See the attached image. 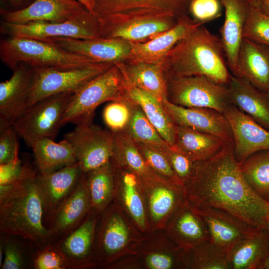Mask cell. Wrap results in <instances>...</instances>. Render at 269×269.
<instances>
[{
    "label": "cell",
    "instance_id": "1",
    "mask_svg": "<svg viewBox=\"0 0 269 269\" xmlns=\"http://www.w3.org/2000/svg\"><path fill=\"white\" fill-rule=\"evenodd\" d=\"M184 187L186 201L192 207L214 208L253 227L269 229V202L246 181L233 142L213 156L196 161Z\"/></svg>",
    "mask_w": 269,
    "mask_h": 269
},
{
    "label": "cell",
    "instance_id": "2",
    "mask_svg": "<svg viewBox=\"0 0 269 269\" xmlns=\"http://www.w3.org/2000/svg\"><path fill=\"white\" fill-rule=\"evenodd\" d=\"M38 173L29 163H23L20 176L0 201V232L19 237L36 249L55 242L45 223L44 203L37 182Z\"/></svg>",
    "mask_w": 269,
    "mask_h": 269
},
{
    "label": "cell",
    "instance_id": "3",
    "mask_svg": "<svg viewBox=\"0 0 269 269\" xmlns=\"http://www.w3.org/2000/svg\"><path fill=\"white\" fill-rule=\"evenodd\" d=\"M165 78L203 76L227 86L232 76L220 38L203 24L179 40L163 64Z\"/></svg>",
    "mask_w": 269,
    "mask_h": 269
},
{
    "label": "cell",
    "instance_id": "4",
    "mask_svg": "<svg viewBox=\"0 0 269 269\" xmlns=\"http://www.w3.org/2000/svg\"><path fill=\"white\" fill-rule=\"evenodd\" d=\"M0 59L12 71L19 62L34 68L59 69H74L98 63L45 40L14 36L0 39Z\"/></svg>",
    "mask_w": 269,
    "mask_h": 269
},
{
    "label": "cell",
    "instance_id": "5",
    "mask_svg": "<svg viewBox=\"0 0 269 269\" xmlns=\"http://www.w3.org/2000/svg\"><path fill=\"white\" fill-rule=\"evenodd\" d=\"M125 89L123 73L118 65H114L74 93L61 119V127L69 123L92 124L96 108L105 102L122 99Z\"/></svg>",
    "mask_w": 269,
    "mask_h": 269
},
{
    "label": "cell",
    "instance_id": "6",
    "mask_svg": "<svg viewBox=\"0 0 269 269\" xmlns=\"http://www.w3.org/2000/svg\"><path fill=\"white\" fill-rule=\"evenodd\" d=\"M143 234L114 200L101 214L95 233V248L100 267L108 268L120 258L136 253Z\"/></svg>",
    "mask_w": 269,
    "mask_h": 269
},
{
    "label": "cell",
    "instance_id": "7",
    "mask_svg": "<svg viewBox=\"0 0 269 269\" xmlns=\"http://www.w3.org/2000/svg\"><path fill=\"white\" fill-rule=\"evenodd\" d=\"M177 18L172 13L140 9L99 18L101 38H120L132 42L148 41L173 27Z\"/></svg>",
    "mask_w": 269,
    "mask_h": 269
},
{
    "label": "cell",
    "instance_id": "8",
    "mask_svg": "<svg viewBox=\"0 0 269 269\" xmlns=\"http://www.w3.org/2000/svg\"><path fill=\"white\" fill-rule=\"evenodd\" d=\"M73 94L62 93L41 99L26 108L16 119L12 126L28 147L41 139L54 140Z\"/></svg>",
    "mask_w": 269,
    "mask_h": 269
},
{
    "label": "cell",
    "instance_id": "9",
    "mask_svg": "<svg viewBox=\"0 0 269 269\" xmlns=\"http://www.w3.org/2000/svg\"><path fill=\"white\" fill-rule=\"evenodd\" d=\"M167 99L182 107L208 108L223 113L232 104L227 86L203 76L166 77Z\"/></svg>",
    "mask_w": 269,
    "mask_h": 269
},
{
    "label": "cell",
    "instance_id": "10",
    "mask_svg": "<svg viewBox=\"0 0 269 269\" xmlns=\"http://www.w3.org/2000/svg\"><path fill=\"white\" fill-rule=\"evenodd\" d=\"M0 30L1 33L7 36L39 40L60 37L83 39L101 38L99 18L88 9L77 17L63 22L36 21L13 24L1 21Z\"/></svg>",
    "mask_w": 269,
    "mask_h": 269
},
{
    "label": "cell",
    "instance_id": "11",
    "mask_svg": "<svg viewBox=\"0 0 269 269\" xmlns=\"http://www.w3.org/2000/svg\"><path fill=\"white\" fill-rule=\"evenodd\" d=\"M114 65L94 63L84 67L59 69L34 68L33 85L26 108L47 97L62 93H74L88 81L103 73Z\"/></svg>",
    "mask_w": 269,
    "mask_h": 269
},
{
    "label": "cell",
    "instance_id": "12",
    "mask_svg": "<svg viewBox=\"0 0 269 269\" xmlns=\"http://www.w3.org/2000/svg\"><path fill=\"white\" fill-rule=\"evenodd\" d=\"M82 171L87 173L111 162L114 133L93 125L76 126L64 135Z\"/></svg>",
    "mask_w": 269,
    "mask_h": 269
},
{
    "label": "cell",
    "instance_id": "13",
    "mask_svg": "<svg viewBox=\"0 0 269 269\" xmlns=\"http://www.w3.org/2000/svg\"><path fill=\"white\" fill-rule=\"evenodd\" d=\"M151 231L164 229L186 198L184 186L158 175L142 180Z\"/></svg>",
    "mask_w": 269,
    "mask_h": 269
},
{
    "label": "cell",
    "instance_id": "14",
    "mask_svg": "<svg viewBox=\"0 0 269 269\" xmlns=\"http://www.w3.org/2000/svg\"><path fill=\"white\" fill-rule=\"evenodd\" d=\"M99 215L91 210L79 226L54 242L64 255L67 269L100 267L95 248V233Z\"/></svg>",
    "mask_w": 269,
    "mask_h": 269
},
{
    "label": "cell",
    "instance_id": "15",
    "mask_svg": "<svg viewBox=\"0 0 269 269\" xmlns=\"http://www.w3.org/2000/svg\"><path fill=\"white\" fill-rule=\"evenodd\" d=\"M114 166L116 176L114 200L141 234L150 233L151 228L141 178L127 167Z\"/></svg>",
    "mask_w": 269,
    "mask_h": 269
},
{
    "label": "cell",
    "instance_id": "16",
    "mask_svg": "<svg viewBox=\"0 0 269 269\" xmlns=\"http://www.w3.org/2000/svg\"><path fill=\"white\" fill-rule=\"evenodd\" d=\"M11 77L0 83V132L12 126L25 109L33 85L35 70L19 62Z\"/></svg>",
    "mask_w": 269,
    "mask_h": 269
},
{
    "label": "cell",
    "instance_id": "17",
    "mask_svg": "<svg viewBox=\"0 0 269 269\" xmlns=\"http://www.w3.org/2000/svg\"><path fill=\"white\" fill-rule=\"evenodd\" d=\"M223 114L230 125L235 155L240 163L257 152L269 151V130L232 104Z\"/></svg>",
    "mask_w": 269,
    "mask_h": 269
},
{
    "label": "cell",
    "instance_id": "18",
    "mask_svg": "<svg viewBox=\"0 0 269 269\" xmlns=\"http://www.w3.org/2000/svg\"><path fill=\"white\" fill-rule=\"evenodd\" d=\"M91 209L87 176L82 172L74 189L60 203L46 224L55 242L79 226Z\"/></svg>",
    "mask_w": 269,
    "mask_h": 269
},
{
    "label": "cell",
    "instance_id": "19",
    "mask_svg": "<svg viewBox=\"0 0 269 269\" xmlns=\"http://www.w3.org/2000/svg\"><path fill=\"white\" fill-rule=\"evenodd\" d=\"M136 251L142 269H186V251L175 244L164 229L143 235Z\"/></svg>",
    "mask_w": 269,
    "mask_h": 269
},
{
    "label": "cell",
    "instance_id": "20",
    "mask_svg": "<svg viewBox=\"0 0 269 269\" xmlns=\"http://www.w3.org/2000/svg\"><path fill=\"white\" fill-rule=\"evenodd\" d=\"M43 40L87 57L95 63L118 64L125 62L131 51L130 42L120 38L83 39L60 37Z\"/></svg>",
    "mask_w": 269,
    "mask_h": 269
},
{
    "label": "cell",
    "instance_id": "21",
    "mask_svg": "<svg viewBox=\"0 0 269 269\" xmlns=\"http://www.w3.org/2000/svg\"><path fill=\"white\" fill-rule=\"evenodd\" d=\"M202 24L189 15H183L178 18L173 27L148 41H129L131 51L125 62L163 65L168 53L174 46L190 31Z\"/></svg>",
    "mask_w": 269,
    "mask_h": 269
},
{
    "label": "cell",
    "instance_id": "22",
    "mask_svg": "<svg viewBox=\"0 0 269 269\" xmlns=\"http://www.w3.org/2000/svg\"><path fill=\"white\" fill-rule=\"evenodd\" d=\"M162 105L176 125L209 134L233 142L230 125L224 115L208 108H187L176 105L167 99Z\"/></svg>",
    "mask_w": 269,
    "mask_h": 269
},
{
    "label": "cell",
    "instance_id": "23",
    "mask_svg": "<svg viewBox=\"0 0 269 269\" xmlns=\"http://www.w3.org/2000/svg\"><path fill=\"white\" fill-rule=\"evenodd\" d=\"M87 9L77 0H35L18 11H0L2 21L13 24L32 21L63 22L72 19Z\"/></svg>",
    "mask_w": 269,
    "mask_h": 269
},
{
    "label": "cell",
    "instance_id": "24",
    "mask_svg": "<svg viewBox=\"0 0 269 269\" xmlns=\"http://www.w3.org/2000/svg\"><path fill=\"white\" fill-rule=\"evenodd\" d=\"M193 208L205 222L210 241L228 253L258 229L214 208Z\"/></svg>",
    "mask_w": 269,
    "mask_h": 269
},
{
    "label": "cell",
    "instance_id": "25",
    "mask_svg": "<svg viewBox=\"0 0 269 269\" xmlns=\"http://www.w3.org/2000/svg\"><path fill=\"white\" fill-rule=\"evenodd\" d=\"M232 75L267 93L269 89V47L244 37Z\"/></svg>",
    "mask_w": 269,
    "mask_h": 269
},
{
    "label": "cell",
    "instance_id": "26",
    "mask_svg": "<svg viewBox=\"0 0 269 269\" xmlns=\"http://www.w3.org/2000/svg\"><path fill=\"white\" fill-rule=\"evenodd\" d=\"M164 229L171 240L185 251L210 241L205 222L187 201L172 216Z\"/></svg>",
    "mask_w": 269,
    "mask_h": 269
},
{
    "label": "cell",
    "instance_id": "27",
    "mask_svg": "<svg viewBox=\"0 0 269 269\" xmlns=\"http://www.w3.org/2000/svg\"><path fill=\"white\" fill-rule=\"evenodd\" d=\"M225 10L220 29L221 40L227 64L233 74L243 39V33L251 4L247 0H220Z\"/></svg>",
    "mask_w": 269,
    "mask_h": 269
},
{
    "label": "cell",
    "instance_id": "28",
    "mask_svg": "<svg viewBox=\"0 0 269 269\" xmlns=\"http://www.w3.org/2000/svg\"><path fill=\"white\" fill-rule=\"evenodd\" d=\"M82 172L77 162L47 174L38 172L37 182L44 203L45 225L58 205L74 189Z\"/></svg>",
    "mask_w": 269,
    "mask_h": 269
},
{
    "label": "cell",
    "instance_id": "29",
    "mask_svg": "<svg viewBox=\"0 0 269 269\" xmlns=\"http://www.w3.org/2000/svg\"><path fill=\"white\" fill-rule=\"evenodd\" d=\"M227 87L231 103L269 130V98L267 93L233 75Z\"/></svg>",
    "mask_w": 269,
    "mask_h": 269
},
{
    "label": "cell",
    "instance_id": "30",
    "mask_svg": "<svg viewBox=\"0 0 269 269\" xmlns=\"http://www.w3.org/2000/svg\"><path fill=\"white\" fill-rule=\"evenodd\" d=\"M93 12L98 18L140 9H152L172 13L176 18L189 15L192 0H94Z\"/></svg>",
    "mask_w": 269,
    "mask_h": 269
},
{
    "label": "cell",
    "instance_id": "31",
    "mask_svg": "<svg viewBox=\"0 0 269 269\" xmlns=\"http://www.w3.org/2000/svg\"><path fill=\"white\" fill-rule=\"evenodd\" d=\"M125 96L141 108L149 121L166 143L170 146L174 145L176 125L166 111L162 102L126 81Z\"/></svg>",
    "mask_w": 269,
    "mask_h": 269
},
{
    "label": "cell",
    "instance_id": "32",
    "mask_svg": "<svg viewBox=\"0 0 269 269\" xmlns=\"http://www.w3.org/2000/svg\"><path fill=\"white\" fill-rule=\"evenodd\" d=\"M118 65L127 83L154 97L159 101L167 97V82L163 65L122 62Z\"/></svg>",
    "mask_w": 269,
    "mask_h": 269
},
{
    "label": "cell",
    "instance_id": "33",
    "mask_svg": "<svg viewBox=\"0 0 269 269\" xmlns=\"http://www.w3.org/2000/svg\"><path fill=\"white\" fill-rule=\"evenodd\" d=\"M217 136L176 125L175 148L194 161L206 160L218 153L228 143Z\"/></svg>",
    "mask_w": 269,
    "mask_h": 269
},
{
    "label": "cell",
    "instance_id": "34",
    "mask_svg": "<svg viewBox=\"0 0 269 269\" xmlns=\"http://www.w3.org/2000/svg\"><path fill=\"white\" fill-rule=\"evenodd\" d=\"M269 253V229L258 228L228 253L231 269H259Z\"/></svg>",
    "mask_w": 269,
    "mask_h": 269
},
{
    "label": "cell",
    "instance_id": "35",
    "mask_svg": "<svg viewBox=\"0 0 269 269\" xmlns=\"http://www.w3.org/2000/svg\"><path fill=\"white\" fill-rule=\"evenodd\" d=\"M38 172L47 174L77 163L71 144L65 139L59 142L45 138L36 141L31 147Z\"/></svg>",
    "mask_w": 269,
    "mask_h": 269
},
{
    "label": "cell",
    "instance_id": "36",
    "mask_svg": "<svg viewBox=\"0 0 269 269\" xmlns=\"http://www.w3.org/2000/svg\"><path fill=\"white\" fill-rule=\"evenodd\" d=\"M113 133V154L111 160L113 164L130 169L142 180L157 175L147 164L134 139L126 131Z\"/></svg>",
    "mask_w": 269,
    "mask_h": 269
},
{
    "label": "cell",
    "instance_id": "37",
    "mask_svg": "<svg viewBox=\"0 0 269 269\" xmlns=\"http://www.w3.org/2000/svg\"><path fill=\"white\" fill-rule=\"evenodd\" d=\"M85 173L91 199V210L100 214L115 199V167L111 161Z\"/></svg>",
    "mask_w": 269,
    "mask_h": 269
},
{
    "label": "cell",
    "instance_id": "38",
    "mask_svg": "<svg viewBox=\"0 0 269 269\" xmlns=\"http://www.w3.org/2000/svg\"><path fill=\"white\" fill-rule=\"evenodd\" d=\"M240 165L243 175L250 187L269 202V156L267 151L252 154Z\"/></svg>",
    "mask_w": 269,
    "mask_h": 269
},
{
    "label": "cell",
    "instance_id": "39",
    "mask_svg": "<svg viewBox=\"0 0 269 269\" xmlns=\"http://www.w3.org/2000/svg\"><path fill=\"white\" fill-rule=\"evenodd\" d=\"M186 269H231L228 252L210 241L186 251Z\"/></svg>",
    "mask_w": 269,
    "mask_h": 269
},
{
    "label": "cell",
    "instance_id": "40",
    "mask_svg": "<svg viewBox=\"0 0 269 269\" xmlns=\"http://www.w3.org/2000/svg\"><path fill=\"white\" fill-rule=\"evenodd\" d=\"M134 140L164 151L168 144L149 121L141 108L133 103L132 116L125 131Z\"/></svg>",
    "mask_w": 269,
    "mask_h": 269
},
{
    "label": "cell",
    "instance_id": "41",
    "mask_svg": "<svg viewBox=\"0 0 269 269\" xmlns=\"http://www.w3.org/2000/svg\"><path fill=\"white\" fill-rule=\"evenodd\" d=\"M1 236L3 247V260L0 269H24L31 268L35 252L31 250L19 237Z\"/></svg>",
    "mask_w": 269,
    "mask_h": 269
},
{
    "label": "cell",
    "instance_id": "42",
    "mask_svg": "<svg viewBox=\"0 0 269 269\" xmlns=\"http://www.w3.org/2000/svg\"><path fill=\"white\" fill-rule=\"evenodd\" d=\"M132 106L133 103L125 96L108 104L103 110V118L109 130L113 133L125 131L131 118Z\"/></svg>",
    "mask_w": 269,
    "mask_h": 269
},
{
    "label": "cell",
    "instance_id": "43",
    "mask_svg": "<svg viewBox=\"0 0 269 269\" xmlns=\"http://www.w3.org/2000/svg\"><path fill=\"white\" fill-rule=\"evenodd\" d=\"M134 140L147 164L156 174L174 183L183 185L163 151L150 145Z\"/></svg>",
    "mask_w": 269,
    "mask_h": 269
},
{
    "label": "cell",
    "instance_id": "44",
    "mask_svg": "<svg viewBox=\"0 0 269 269\" xmlns=\"http://www.w3.org/2000/svg\"><path fill=\"white\" fill-rule=\"evenodd\" d=\"M244 37L269 47V15L260 8L251 5L244 30Z\"/></svg>",
    "mask_w": 269,
    "mask_h": 269
},
{
    "label": "cell",
    "instance_id": "45",
    "mask_svg": "<svg viewBox=\"0 0 269 269\" xmlns=\"http://www.w3.org/2000/svg\"><path fill=\"white\" fill-rule=\"evenodd\" d=\"M32 268L34 269H67L66 260L54 243L36 249Z\"/></svg>",
    "mask_w": 269,
    "mask_h": 269
},
{
    "label": "cell",
    "instance_id": "46",
    "mask_svg": "<svg viewBox=\"0 0 269 269\" xmlns=\"http://www.w3.org/2000/svg\"><path fill=\"white\" fill-rule=\"evenodd\" d=\"M163 152L176 175L184 186L188 182L193 174L196 161L192 160L174 146L168 144L165 147Z\"/></svg>",
    "mask_w": 269,
    "mask_h": 269
},
{
    "label": "cell",
    "instance_id": "47",
    "mask_svg": "<svg viewBox=\"0 0 269 269\" xmlns=\"http://www.w3.org/2000/svg\"><path fill=\"white\" fill-rule=\"evenodd\" d=\"M222 6L220 0H192L189 13L194 20L203 24L220 17Z\"/></svg>",
    "mask_w": 269,
    "mask_h": 269
},
{
    "label": "cell",
    "instance_id": "48",
    "mask_svg": "<svg viewBox=\"0 0 269 269\" xmlns=\"http://www.w3.org/2000/svg\"><path fill=\"white\" fill-rule=\"evenodd\" d=\"M17 136L12 126L0 132V165L19 159Z\"/></svg>",
    "mask_w": 269,
    "mask_h": 269
},
{
    "label": "cell",
    "instance_id": "49",
    "mask_svg": "<svg viewBox=\"0 0 269 269\" xmlns=\"http://www.w3.org/2000/svg\"><path fill=\"white\" fill-rule=\"evenodd\" d=\"M23 163L19 159L5 164L0 165V185L14 182L20 176Z\"/></svg>",
    "mask_w": 269,
    "mask_h": 269
},
{
    "label": "cell",
    "instance_id": "50",
    "mask_svg": "<svg viewBox=\"0 0 269 269\" xmlns=\"http://www.w3.org/2000/svg\"><path fill=\"white\" fill-rule=\"evenodd\" d=\"M107 269H142L137 253L126 255L112 263Z\"/></svg>",
    "mask_w": 269,
    "mask_h": 269
},
{
    "label": "cell",
    "instance_id": "51",
    "mask_svg": "<svg viewBox=\"0 0 269 269\" xmlns=\"http://www.w3.org/2000/svg\"><path fill=\"white\" fill-rule=\"evenodd\" d=\"M8 7L6 11H15L23 9L29 6L35 0H1Z\"/></svg>",
    "mask_w": 269,
    "mask_h": 269
},
{
    "label": "cell",
    "instance_id": "52",
    "mask_svg": "<svg viewBox=\"0 0 269 269\" xmlns=\"http://www.w3.org/2000/svg\"><path fill=\"white\" fill-rule=\"evenodd\" d=\"M78 1L83 4L86 8L93 12V7L94 6V0H77Z\"/></svg>",
    "mask_w": 269,
    "mask_h": 269
},
{
    "label": "cell",
    "instance_id": "53",
    "mask_svg": "<svg viewBox=\"0 0 269 269\" xmlns=\"http://www.w3.org/2000/svg\"><path fill=\"white\" fill-rule=\"evenodd\" d=\"M260 9L263 13L269 15V0H263Z\"/></svg>",
    "mask_w": 269,
    "mask_h": 269
},
{
    "label": "cell",
    "instance_id": "54",
    "mask_svg": "<svg viewBox=\"0 0 269 269\" xmlns=\"http://www.w3.org/2000/svg\"><path fill=\"white\" fill-rule=\"evenodd\" d=\"M259 269H269V253L261 264Z\"/></svg>",
    "mask_w": 269,
    "mask_h": 269
},
{
    "label": "cell",
    "instance_id": "55",
    "mask_svg": "<svg viewBox=\"0 0 269 269\" xmlns=\"http://www.w3.org/2000/svg\"><path fill=\"white\" fill-rule=\"evenodd\" d=\"M251 6L260 8L263 0H247Z\"/></svg>",
    "mask_w": 269,
    "mask_h": 269
},
{
    "label": "cell",
    "instance_id": "56",
    "mask_svg": "<svg viewBox=\"0 0 269 269\" xmlns=\"http://www.w3.org/2000/svg\"><path fill=\"white\" fill-rule=\"evenodd\" d=\"M267 94L269 98V89L268 90V91L267 92Z\"/></svg>",
    "mask_w": 269,
    "mask_h": 269
},
{
    "label": "cell",
    "instance_id": "57",
    "mask_svg": "<svg viewBox=\"0 0 269 269\" xmlns=\"http://www.w3.org/2000/svg\"><path fill=\"white\" fill-rule=\"evenodd\" d=\"M268 155L269 156V151H266Z\"/></svg>",
    "mask_w": 269,
    "mask_h": 269
}]
</instances>
